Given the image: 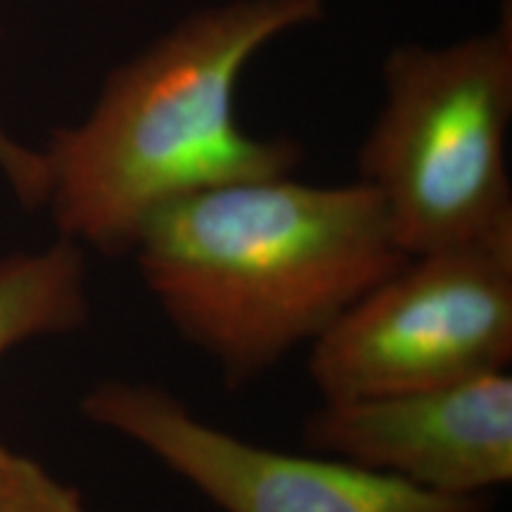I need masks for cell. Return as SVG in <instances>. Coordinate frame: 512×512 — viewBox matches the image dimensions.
I'll return each instance as SVG.
<instances>
[{
	"mask_svg": "<svg viewBox=\"0 0 512 512\" xmlns=\"http://www.w3.org/2000/svg\"><path fill=\"white\" fill-rule=\"evenodd\" d=\"M131 256L178 337L235 389L311 347L408 259L370 185L292 174L166 204Z\"/></svg>",
	"mask_w": 512,
	"mask_h": 512,
	"instance_id": "6da1fadb",
	"label": "cell"
},
{
	"mask_svg": "<svg viewBox=\"0 0 512 512\" xmlns=\"http://www.w3.org/2000/svg\"><path fill=\"white\" fill-rule=\"evenodd\" d=\"M325 0H228L185 17L114 69L79 124L43 150L60 238L131 256L166 204L216 185L290 176L302 147L238 121V86L261 50L318 22Z\"/></svg>",
	"mask_w": 512,
	"mask_h": 512,
	"instance_id": "7a4b0ae2",
	"label": "cell"
},
{
	"mask_svg": "<svg viewBox=\"0 0 512 512\" xmlns=\"http://www.w3.org/2000/svg\"><path fill=\"white\" fill-rule=\"evenodd\" d=\"M384 100L358 152L408 256L512 226V12L448 46H399Z\"/></svg>",
	"mask_w": 512,
	"mask_h": 512,
	"instance_id": "3957f363",
	"label": "cell"
},
{
	"mask_svg": "<svg viewBox=\"0 0 512 512\" xmlns=\"http://www.w3.org/2000/svg\"><path fill=\"white\" fill-rule=\"evenodd\" d=\"M512 226L408 256L311 344L323 401L439 387L508 370Z\"/></svg>",
	"mask_w": 512,
	"mask_h": 512,
	"instance_id": "277c9868",
	"label": "cell"
},
{
	"mask_svg": "<svg viewBox=\"0 0 512 512\" xmlns=\"http://www.w3.org/2000/svg\"><path fill=\"white\" fill-rule=\"evenodd\" d=\"M93 425L157 458L223 512H489V494H439L330 456L252 444L197 418L169 389L105 380L81 399Z\"/></svg>",
	"mask_w": 512,
	"mask_h": 512,
	"instance_id": "5b68a950",
	"label": "cell"
},
{
	"mask_svg": "<svg viewBox=\"0 0 512 512\" xmlns=\"http://www.w3.org/2000/svg\"><path fill=\"white\" fill-rule=\"evenodd\" d=\"M304 448L439 494H489L512 482V375L323 401Z\"/></svg>",
	"mask_w": 512,
	"mask_h": 512,
	"instance_id": "8992f818",
	"label": "cell"
},
{
	"mask_svg": "<svg viewBox=\"0 0 512 512\" xmlns=\"http://www.w3.org/2000/svg\"><path fill=\"white\" fill-rule=\"evenodd\" d=\"M91 318L86 249L67 238L0 256V358L36 337L69 335Z\"/></svg>",
	"mask_w": 512,
	"mask_h": 512,
	"instance_id": "52a82bcc",
	"label": "cell"
},
{
	"mask_svg": "<svg viewBox=\"0 0 512 512\" xmlns=\"http://www.w3.org/2000/svg\"><path fill=\"white\" fill-rule=\"evenodd\" d=\"M0 512H91L72 484L27 453L0 444Z\"/></svg>",
	"mask_w": 512,
	"mask_h": 512,
	"instance_id": "ba28073f",
	"label": "cell"
},
{
	"mask_svg": "<svg viewBox=\"0 0 512 512\" xmlns=\"http://www.w3.org/2000/svg\"><path fill=\"white\" fill-rule=\"evenodd\" d=\"M0 176L27 209L46 207L48 171L43 150H34L12 136L0 119Z\"/></svg>",
	"mask_w": 512,
	"mask_h": 512,
	"instance_id": "9c48e42d",
	"label": "cell"
}]
</instances>
